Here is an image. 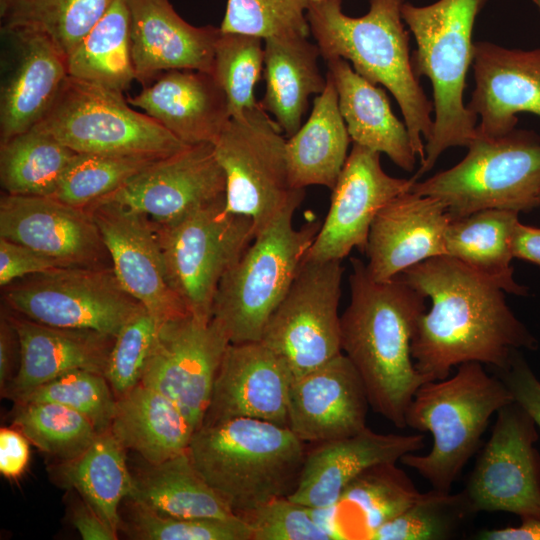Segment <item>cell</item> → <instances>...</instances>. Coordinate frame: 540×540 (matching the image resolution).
Returning <instances> with one entry per match:
<instances>
[{
    "instance_id": "6da1fadb",
    "label": "cell",
    "mask_w": 540,
    "mask_h": 540,
    "mask_svg": "<svg viewBox=\"0 0 540 540\" xmlns=\"http://www.w3.org/2000/svg\"><path fill=\"white\" fill-rule=\"evenodd\" d=\"M397 277L431 301L411 343L415 367L428 381L447 378L467 362L501 372L518 350L537 349V339L508 306L506 292L458 260L430 258Z\"/></svg>"
},
{
    "instance_id": "7a4b0ae2",
    "label": "cell",
    "mask_w": 540,
    "mask_h": 540,
    "mask_svg": "<svg viewBox=\"0 0 540 540\" xmlns=\"http://www.w3.org/2000/svg\"><path fill=\"white\" fill-rule=\"evenodd\" d=\"M351 266L350 302L340 318L342 353L360 374L372 410L402 429L415 392L428 382L411 354L427 298L398 277L374 280L358 258Z\"/></svg>"
},
{
    "instance_id": "3957f363",
    "label": "cell",
    "mask_w": 540,
    "mask_h": 540,
    "mask_svg": "<svg viewBox=\"0 0 540 540\" xmlns=\"http://www.w3.org/2000/svg\"><path fill=\"white\" fill-rule=\"evenodd\" d=\"M405 2L369 0L368 12L360 17L346 15L342 0L309 2L307 20L325 61L344 59L364 79L393 95L422 161L433 129L434 107L414 72L410 31L401 12Z\"/></svg>"
},
{
    "instance_id": "277c9868",
    "label": "cell",
    "mask_w": 540,
    "mask_h": 540,
    "mask_svg": "<svg viewBox=\"0 0 540 540\" xmlns=\"http://www.w3.org/2000/svg\"><path fill=\"white\" fill-rule=\"evenodd\" d=\"M306 451L288 427L253 418L202 425L188 447L198 472L237 516L289 497Z\"/></svg>"
},
{
    "instance_id": "5b68a950",
    "label": "cell",
    "mask_w": 540,
    "mask_h": 540,
    "mask_svg": "<svg viewBox=\"0 0 540 540\" xmlns=\"http://www.w3.org/2000/svg\"><path fill=\"white\" fill-rule=\"evenodd\" d=\"M488 0H438L425 6L405 2L402 18L415 37L411 54L416 76L427 77L433 89V129L425 156L412 177L430 171L451 147H467L476 137L478 117L464 105L467 72L472 66V33Z\"/></svg>"
},
{
    "instance_id": "8992f818",
    "label": "cell",
    "mask_w": 540,
    "mask_h": 540,
    "mask_svg": "<svg viewBox=\"0 0 540 540\" xmlns=\"http://www.w3.org/2000/svg\"><path fill=\"white\" fill-rule=\"evenodd\" d=\"M512 401L503 380L478 362L463 363L452 376L423 383L407 408L405 424L429 432L433 444L427 454L408 453L400 462L433 489L450 492L477 452L491 417Z\"/></svg>"
},
{
    "instance_id": "52a82bcc",
    "label": "cell",
    "mask_w": 540,
    "mask_h": 540,
    "mask_svg": "<svg viewBox=\"0 0 540 540\" xmlns=\"http://www.w3.org/2000/svg\"><path fill=\"white\" fill-rule=\"evenodd\" d=\"M301 202H292L257 234L223 276L212 319L222 326L230 343L261 340L271 314L302 266L321 222L308 221L295 228L293 217Z\"/></svg>"
},
{
    "instance_id": "ba28073f",
    "label": "cell",
    "mask_w": 540,
    "mask_h": 540,
    "mask_svg": "<svg viewBox=\"0 0 540 540\" xmlns=\"http://www.w3.org/2000/svg\"><path fill=\"white\" fill-rule=\"evenodd\" d=\"M477 131V130H476ZM466 156L411 191L444 203L450 220L486 209L528 212L540 204V137L513 129L496 137L476 134Z\"/></svg>"
},
{
    "instance_id": "9c48e42d",
    "label": "cell",
    "mask_w": 540,
    "mask_h": 540,
    "mask_svg": "<svg viewBox=\"0 0 540 540\" xmlns=\"http://www.w3.org/2000/svg\"><path fill=\"white\" fill-rule=\"evenodd\" d=\"M168 279L195 319L208 323L218 286L254 240L252 220L225 208V196L166 224L153 223Z\"/></svg>"
},
{
    "instance_id": "30bf717a",
    "label": "cell",
    "mask_w": 540,
    "mask_h": 540,
    "mask_svg": "<svg viewBox=\"0 0 540 540\" xmlns=\"http://www.w3.org/2000/svg\"><path fill=\"white\" fill-rule=\"evenodd\" d=\"M286 141L276 121L258 104L231 118L213 144L226 179L225 208L250 218L256 235L304 197V190L290 183Z\"/></svg>"
},
{
    "instance_id": "8fae6325",
    "label": "cell",
    "mask_w": 540,
    "mask_h": 540,
    "mask_svg": "<svg viewBox=\"0 0 540 540\" xmlns=\"http://www.w3.org/2000/svg\"><path fill=\"white\" fill-rule=\"evenodd\" d=\"M37 125L77 153L163 158L188 146L132 108L124 94L69 75Z\"/></svg>"
},
{
    "instance_id": "7c38bea8",
    "label": "cell",
    "mask_w": 540,
    "mask_h": 540,
    "mask_svg": "<svg viewBox=\"0 0 540 540\" xmlns=\"http://www.w3.org/2000/svg\"><path fill=\"white\" fill-rule=\"evenodd\" d=\"M4 299L32 321L114 337L145 310L121 286L112 267H61L31 275L8 287Z\"/></svg>"
},
{
    "instance_id": "4fadbf2b",
    "label": "cell",
    "mask_w": 540,
    "mask_h": 540,
    "mask_svg": "<svg viewBox=\"0 0 540 540\" xmlns=\"http://www.w3.org/2000/svg\"><path fill=\"white\" fill-rule=\"evenodd\" d=\"M343 273L341 261L304 260L265 326L260 341L281 357L293 379L342 353Z\"/></svg>"
},
{
    "instance_id": "5bb4252c",
    "label": "cell",
    "mask_w": 540,
    "mask_h": 540,
    "mask_svg": "<svg viewBox=\"0 0 540 540\" xmlns=\"http://www.w3.org/2000/svg\"><path fill=\"white\" fill-rule=\"evenodd\" d=\"M537 425L515 400L496 413L491 435L462 490L474 514L506 512L540 518Z\"/></svg>"
},
{
    "instance_id": "9a60e30c",
    "label": "cell",
    "mask_w": 540,
    "mask_h": 540,
    "mask_svg": "<svg viewBox=\"0 0 540 540\" xmlns=\"http://www.w3.org/2000/svg\"><path fill=\"white\" fill-rule=\"evenodd\" d=\"M222 326L190 314L159 326L141 382L172 400L195 431L201 427L224 353Z\"/></svg>"
},
{
    "instance_id": "2e32d148",
    "label": "cell",
    "mask_w": 540,
    "mask_h": 540,
    "mask_svg": "<svg viewBox=\"0 0 540 540\" xmlns=\"http://www.w3.org/2000/svg\"><path fill=\"white\" fill-rule=\"evenodd\" d=\"M415 180L388 175L380 153L353 143L332 189L331 203L305 260L342 261L352 249L365 251L371 225L395 197L411 190Z\"/></svg>"
},
{
    "instance_id": "e0dca14e",
    "label": "cell",
    "mask_w": 540,
    "mask_h": 540,
    "mask_svg": "<svg viewBox=\"0 0 540 540\" xmlns=\"http://www.w3.org/2000/svg\"><path fill=\"white\" fill-rule=\"evenodd\" d=\"M86 209L100 231L119 283L159 326L189 315L168 279L153 222L111 201L99 200Z\"/></svg>"
},
{
    "instance_id": "ac0fdd59",
    "label": "cell",
    "mask_w": 540,
    "mask_h": 540,
    "mask_svg": "<svg viewBox=\"0 0 540 540\" xmlns=\"http://www.w3.org/2000/svg\"><path fill=\"white\" fill-rule=\"evenodd\" d=\"M225 190V174L214 145L203 143L156 160L100 200L123 205L153 223L166 224L224 197Z\"/></svg>"
},
{
    "instance_id": "d6986e66",
    "label": "cell",
    "mask_w": 540,
    "mask_h": 540,
    "mask_svg": "<svg viewBox=\"0 0 540 540\" xmlns=\"http://www.w3.org/2000/svg\"><path fill=\"white\" fill-rule=\"evenodd\" d=\"M0 237L25 245L62 267H112L89 211L53 197L4 193Z\"/></svg>"
},
{
    "instance_id": "ffe728a7",
    "label": "cell",
    "mask_w": 540,
    "mask_h": 540,
    "mask_svg": "<svg viewBox=\"0 0 540 540\" xmlns=\"http://www.w3.org/2000/svg\"><path fill=\"white\" fill-rule=\"evenodd\" d=\"M292 380L286 363L261 341L230 343L216 374L202 425L253 418L288 427Z\"/></svg>"
},
{
    "instance_id": "44dd1931",
    "label": "cell",
    "mask_w": 540,
    "mask_h": 540,
    "mask_svg": "<svg viewBox=\"0 0 540 540\" xmlns=\"http://www.w3.org/2000/svg\"><path fill=\"white\" fill-rule=\"evenodd\" d=\"M369 408L360 374L341 353L292 380L288 428L305 443L340 439L367 427Z\"/></svg>"
},
{
    "instance_id": "7402d4cb",
    "label": "cell",
    "mask_w": 540,
    "mask_h": 540,
    "mask_svg": "<svg viewBox=\"0 0 540 540\" xmlns=\"http://www.w3.org/2000/svg\"><path fill=\"white\" fill-rule=\"evenodd\" d=\"M450 221L446 206L434 197L411 190L395 197L371 225L364 251L368 273L385 282L427 259L446 255Z\"/></svg>"
},
{
    "instance_id": "603a6c76",
    "label": "cell",
    "mask_w": 540,
    "mask_h": 540,
    "mask_svg": "<svg viewBox=\"0 0 540 540\" xmlns=\"http://www.w3.org/2000/svg\"><path fill=\"white\" fill-rule=\"evenodd\" d=\"M472 68L475 89L466 106L480 118L477 133L504 135L515 129L521 112L540 117V48L475 42Z\"/></svg>"
},
{
    "instance_id": "cb8c5ba5",
    "label": "cell",
    "mask_w": 540,
    "mask_h": 540,
    "mask_svg": "<svg viewBox=\"0 0 540 540\" xmlns=\"http://www.w3.org/2000/svg\"><path fill=\"white\" fill-rule=\"evenodd\" d=\"M136 81L142 87L173 69L212 73L220 27L193 26L169 0H126Z\"/></svg>"
},
{
    "instance_id": "d4e9b609",
    "label": "cell",
    "mask_w": 540,
    "mask_h": 540,
    "mask_svg": "<svg viewBox=\"0 0 540 540\" xmlns=\"http://www.w3.org/2000/svg\"><path fill=\"white\" fill-rule=\"evenodd\" d=\"M13 44L0 88V142L39 124L68 77L65 56L44 34L1 29Z\"/></svg>"
},
{
    "instance_id": "484cf974",
    "label": "cell",
    "mask_w": 540,
    "mask_h": 540,
    "mask_svg": "<svg viewBox=\"0 0 540 540\" xmlns=\"http://www.w3.org/2000/svg\"><path fill=\"white\" fill-rule=\"evenodd\" d=\"M313 444L306 451L298 485L288 498L311 508H327L363 471L399 462L404 455L424 448L425 438L421 433L383 434L366 427L352 436Z\"/></svg>"
},
{
    "instance_id": "4316f807",
    "label": "cell",
    "mask_w": 540,
    "mask_h": 540,
    "mask_svg": "<svg viewBox=\"0 0 540 540\" xmlns=\"http://www.w3.org/2000/svg\"><path fill=\"white\" fill-rule=\"evenodd\" d=\"M126 99L188 146L214 144L231 119L224 91L201 70H168Z\"/></svg>"
},
{
    "instance_id": "83f0119b",
    "label": "cell",
    "mask_w": 540,
    "mask_h": 540,
    "mask_svg": "<svg viewBox=\"0 0 540 540\" xmlns=\"http://www.w3.org/2000/svg\"><path fill=\"white\" fill-rule=\"evenodd\" d=\"M17 333L20 360L4 397L13 401L65 373H105L115 337L91 330L45 325L21 315H7Z\"/></svg>"
},
{
    "instance_id": "f1b7e54d",
    "label": "cell",
    "mask_w": 540,
    "mask_h": 540,
    "mask_svg": "<svg viewBox=\"0 0 540 540\" xmlns=\"http://www.w3.org/2000/svg\"><path fill=\"white\" fill-rule=\"evenodd\" d=\"M420 494L397 463L387 462L358 475L334 505L310 507V510L330 540H372L382 525L400 514Z\"/></svg>"
},
{
    "instance_id": "f546056e",
    "label": "cell",
    "mask_w": 540,
    "mask_h": 540,
    "mask_svg": "<svg viewBox=\"0 0 540 540\" xmlns=\"http://www.w3.org/2000/svg\"><path fill=\"white\" fill-rule=\"evenodd\" d=\"M326 64L351 141L384 153L401 169L413 171L418 156L405 123L393 113L385 91L360 76L344 59H330Z\"/></svg>"
},
{
    "instance_id": "4dcf8cb0",
    "label": "cell",
    "mask_w": 540,
    "mask_h": 540,
    "mask_svg": "<svg viewBox=\"0 0 540 540\" xmlns=\"http://www.w3.org/2000/svg\"><path fill=\"white\" fill-rule=\"evenodd\" d=\"M320 50L304 36L264 40L265 93L260 106L270 113L288 138L302 125L309 97L319 95L327 77L319 67Z\"/></svg>"
},
{
    "instance_id": "1f68e13d",
    "label": "cell",
    "mask_w": 540,
    "mask_h": 540,
    "mask_svg": "<svg viewBox=\"0 0 540 540\" xmlns=\"http://www.w3.org/2000/svg\"><path fill=\"white\" fill-rule=\"evenodd\" d=\"M110 431L125 450L156 464L186 451L195 429L172 400L139 383L117 398Z\"/></svg>"
},
{
    "instance_id": "d6a6232c",
    "label": "cell",
    "mask_w": 540,
    "mask_h": 540,
    "mask_svg": "<svg viewBox=\"0 0 540 540\" xmlns=\"http://www.w3.org/2000/svg\"><path fill=\"white\" fill-rule=\"evenodd\" d=\"M326 77L309 118L286 141L289 179L295 189L320 185L332 190L348 156L351 139L334 82L328 72Z\"/></svg>"
},
{
    "instance_id": "836d02e7",
    "label": "cell",
    "mask_w": 540,
    "mask_h": 540,
    "mask_svg": "<svg viewBox=\"0 0 540 540\" xmlns=\"http://www.w3.org/2000/svg\"><path fill=\"white\" fill-rule=\"evenodd\" d=\"M132 474L126 499L160 515L176 518H229L237 516L194 466L188 449Z\"/></svg>"
},
{
    "instance_id": "e575fe53",
    "label": "cell",
    "mask_w": 540,
    "mask_h": 540,
    "mask_svg": "<svg viewBox=\"0 0 540 540\" xmlns=\"http://www.w3.org/2000/svg\"><path fill=\"white\" fill-rule=\"evenodd\" d=\"M519 213L486 209L451 220L445 235L446 255L463 263L508 294L526 295L514 279L512 237Z\"/></svg>"
},
{
    "instance_id": "d590c367",
    "label": "cell",
    "mask_w": 540,
    "mask_h": 540,
    "mask_svg": "<svg viewBox=\"0 0 540 540\" xmlns=\"http://www.w3.org/2000/svg\"><path fill=\"white\" fill-rule=\"evenodd\" d=\"M54 475L62 485L75 489L112 530L120 532V506L131 492L133 477L125 449L110 429L100 432L79 456L62 461Z\"/></svg>"
},
{
    "instance_id": "8d00e7d4",
    "label": "cell",
    "mask_w": 540,
    "mask_h": 540,
    "mask_svg": "<svg viewBox=\"0 0 540 540\" xmlns=\"http://www.w3.org/2000/svg\"><path fill=\"white\" fill-rule=\"evenodd\" d=\"M68 75L124 94L136 80L126 0H116L66 59Z\"/></svg>"
},
{
    "instance_id": "74e56055",
    "label": "cell",
    "mask_w": 540,
    "mask_h": 540,
    "mask_svg": "<svg viewBox=\"0 0 540 540\" xmlns=\"http://www.w3.org/2000/svg\"><path fill=\"white\" fill-rule=\"evenodd\" d=\"M77 152L38 125L0 142V183L6 194L52 197Z\"/></svg>"
},
{
    "instance_id": "f35d334b",
    "label": "cell",
    "mask_w": 540,
    "mask_h": 540,
    "mask_svg": "<svg viewBox=\"0 0 540 540\" xmlns=\"http://www.w3.org/2000/svg\"><path fill=\"white\" fill-rule=\"evenodd\" d=\"M116 0H10L0 6L1 29L23 28L47 36L65 56Z\"/></svg>"
},
{
    "instance_id": "ab89813d",
    "label": "cell",
    "mask_w": 540,
    "mask_h": 540,
    "mask_svg": "<svg viewBox=\"0 0 540 540\" xmlns=\"http://www.w3.org/2000/svg\"><path fill=\"white\" fill-rule=\"evenodd\" d=\"M13 425L30 443L62 461L79 456L99 434L86 416L54 402L16 403Z\"/></svg>"
},
{
    "instance_id": "60d3db41",
    "label": "cell",
    "mask_w": 540,
    "mask_h": 540,
    "mask_svg": "<svg viewBox=\"0 0 540 540\" xmlns=\"http://www.w3.org/2000/svg\"><path fill=\"white\" fill-rule=\"evenodd\" d=\"M158 159L144 155L77 153L52 197L75 207L87 208Z\"/></svg>"
},
{
    "instance_id": "b9f144b4",
    "label": "cell",
    "mask_w": 540,
    "mask_h": 540,
    "mask_svg": "<svg viewBox=\"0 0 540 540\" xmlns=\"http://www.w3.org/2000/svg\"><path fill=\"white\" fill-rule=\"evenodd\" d=\"M475 515L462 491L431 488L395 518L382 525L372 540H447L456 537Z\"/></svg>"
},
{
    "instance_id": "7bdbcfd3",
    "label": "cell",
    "mask_w": 540,
    "mask_h": 540,
    "mask_svg": "<svg viewBox=\"0 0 540 540\" xmlns=\"http://www.w3.org/2000/svg\"><path fill=\"white\" fill-rule=\"evenodd\" d=\"M263 70L262 38L220 32L215 43L211 74L227 97L231 118L241 117L258 106L255 87Z\"/></svg>"
},
{
    "instance_id": "ee69618b",
    "label": "cell",
    "mask_w": 540,
    "mask_h": 540,
    "mask_svg": "<svg viewBox=\"0 0 540 540\" xmlns=\"http://www.w3.org/2000/svg\"><path fill=\"white\" fill-rule=\"evenodd\" d=\"M126 500L120 531L137 540H252V532L239 516L229 518H176L160 515Z\"/></svg>"
},
{
    "instance_id": "f6af8a7d",
    "label": "cell",
    "mask_w": 540,
    "mask_h": 540,
    "mask_svg": "<svg viewBox=\"0 0 540 540\" xmlns=\"http://www.w3.org/2000/svg\"><path fill=\"white\" fill-rule=\"evenodd\" d=\"M14 402L62 404L86 416L100 433L111 427L117 398L103 374L74 370L32 389Z\"/></svg>"
},
{
    "instance_id": "bcb514c9",
    "label": "cell",
    "mask_w": 540,
    "mask_h": 540,
    "mask_svg": "<svg viewBox=\"0 0 540 540\" xmlns=\"http://www.w3.org/2000/svg\"><path fill=\"white\" fill-rule=\"evenodd\" d=\"M308 0H227L220 29L225 33L272 37L310 34Z\"/></svg>"
},
{
    "instance_id": "7dc6e473",
    "label": "cell",
    "mask_w": 540,
    "mask_h": 540,
    "mask_svg": "<svg viewBox=\"0 0 540 540\" xmlns=\"http://www.w3.org/2000/svg\"><path fill=\"white\" fill-rule=\"evenodd\" d=\"M158 329L159 324L145 309L116 335L104 373L116 398L141 382Z\"/></svg>"
},
{
    "instance_id": "c3c4849f",
    "label": "cell",
    "mask_w": 540,
    "mask_h": 540,
    "mask_svg": "<svg viewBox=\"0 0 540 540\" xmlns=\"http://www.w3.org/2000/svg\"><path fill=\"white\" fill-rule=\"evenodd\" d=\"M239 517L249 525L252 540H330L310 507L288 497L273 499Z\"/></svg>"
},
{
    "instance_id": "681fc988",
    "label": "cell",
    "mask_w": 540,
    "mask_h": 540,
    "mask_svg": "<svg viewBox=\"0 0 540 540\" xmlns=\"http://www.w3.org/2000/svg\"><path fill=\"white\" fill-rule=\"evenodd\" d=\"M53 259L16 242L0 237V285L26 276L61 268Z\"/></svg>"
},
{
    "instance_id": "f907efd6",
    "label": "cell",
    "mask_w": 540,
    "mask_h": 540,
    "mask_svg": "<svg viewBox=\"0 0 540 540\" xmlns=\"http://www.w3.org/2000/svg\"><path fill=\"white\" fill-rule=\"evenodd\" d=\"M498 376L503 380L513 398L524 407L540 429V380L517 353L510 366Z\"/></svg>"
},
{
    "instance_id": "816d5d0a",
    "label": "cell",
    "mask_w": 540,
    "mask_h": 540,
    "mask_svg": "<svg viewBox=\"0 0 540 540\" xmlns=\"http://www.w3.org/2000/svg\"><path fill=\"white\" fill-rule=\"evenodd\" d=\"M30 441L17 427L0 429V473L8 480L19 479L30 461Z\"/></svg>"
},
{
    "instance_id": "f5cc1de1",
    "label": "cell",
    "mask_w": 540,
    "mask_h": 540,
    "mask_svg": "<svg viewBox=\"0 0 540 540\" xmlns=\"http://www.w3.org/2000/svg\"><path fill=\"white\" fill-rule=\"evenodd\" d=\"M20 347L15 328L7 315L0 320V388L1 393L15 377L19 367Z\"/></svg>"
},
{
    "instance_id": "db71d44e",
    "label": "cell",
    "mask_w": 540,
    "mask_h": 540,
    "mask_svg": "<svg viewBox=\"0 0 540 540\" xmlns=\"http://www.w3.org/2000/svg\"><path fill=\"white\" fill-rule=\"evenodd\" d=\"M71 521L83 540L118 538V534L84 500L73 507Z\"/></svg>"
},
{
    "instance_id": "11a10c76",
    "label": "cell",
    "mask_w": 540,
    "mask_h": 540,
    "mask_svg": "<svg viewBox=\"0 0 540 540\" xmlns=\"http://www.w3.org/2000/svg\"><path fill=\"white\" fill-rule=\"evenodd\" d=\"M514 258L540 266V228L517 222L512 237Z\"/></svg>"
},
{
    "instance_id": "9f6ffc18",
    "label": "cell",
    "mask_w": 540,
    "mask_h": 540,
    "mask_svg": "<svg viewBox=\"0 0 540 540\" xmlns=\"http://www.w3.org/2000/svg\"><path fill=\"white\" fill-rule=\"evenodd\" d=\"M480 540H540V518L521 519L518 526L482 530Z\"/></svg>"
},
{
    "instance_id": "6f0895ef",
    "label": "cell",
    "mask_w": 540,
    "mask_h": 540,
    "mask_svg": "<svg viewBox=\"0 0 540 540\" xmlns=\"http://www.w3.org/2000/svg\"><path fill=\"white\" fill-rule=\"evenodd\" d=\"M534 2V4L538 7L539 11H540V0H532Z\"/></svg>"
},
{
    "instance_id": "680465c9",
    "label": "cell",
    "mask_w": 540,
    "mask_h": 540,
    "mask_svg": "<svg viewBox=\"0 0 540 540\" xmlns=\"http://www.w3.org/2000/svg\"><path fill=\"white\" fill-rule=\"evenodd\" d=\"M10 0H0V6H3L5 5L7 2H9Z\"/></svg>"
},
{
    "instance_id": "91938a15",
    "label": "cell",
    "mask_w": 540,
    "mask_h": 540,
    "mask_svg": "<svg viewBox=\"0 0 540 540\" xmlns=\"http://www.w3.org/2000/svg\"><path fill=\"white\" fill-rule=\"evenodd\" d=\"M539 207H540V204H539Z\"/></svg>"
}]
</instances>
